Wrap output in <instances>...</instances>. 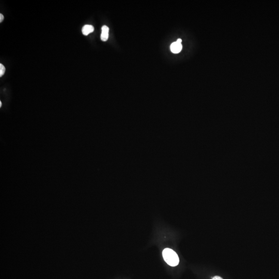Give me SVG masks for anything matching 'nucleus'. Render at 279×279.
I'll use <instances>...</instances> for the list:
<instances>
[{
	"label": "nucleus",
	"mask_w": 279,
	"mask_h": 279,
	"mask_svg": "<svg viewBox=\"0 0 279 279\" xmlns=\"http://www.w3.org/2000/svg\"><path fill=\"white\" fill-rule=\"evenodd\" d=\"M177 41V43H180V44H181V41H182V40H181V39H178L177 40V41Z\"/></svg>",
	"instance_id": "6e6552de"
},
{
	"label": "nucleus",
	"mask_w": 279,
	"mask_h": 279,
	"mask_svg": "<svg viewBox=\"0 0 279 279\" xmlns=\"http://www.w3.org/2000/svg\"><path fill=\"white\" fill-rule=\"evenodd\" d=\"M213 279H223L222 277H219V276H215L214 277H213Z\"/></svg>",
	"instance_id": "0eeeda50"
},
{
	"label": "nucleus",
	"mask_w": 279,
	"mask_h": 279,
	"mask_svg": "<svg viewBox=\"0 0 279 279\" xmlns=\"http://www.w3.org/2000/svg\"><path fill=\"white\" fill-rule=\"evenodd\" d=\"M4 19V16L2 14H0V22H2L3 20Z\"/></svg>",
	"instance_id": "423d86ee"
},
{
	"label": "nucleus",
	"mask_w": 279,
	"mask_h": 279,
	"mask_svg": "<svg viewBox=\"0 0 279 279\" xmlns=\"http://www.w3.org/2000/svg\"><path fill=\"white\" fill-rule=\"evenodd\" d=\"M102 34H101V40L102 41H106L109 38V29L106 26H103L102 28Z\"/></svg>",
	"instance_id": "f03ea898"
},
{
	"label": "nucleus",
	"mask_w": 279,
	"mask_h": 279,
	"mask_svg": "<svg viewBox=\"0 0 279 279\" xmlns=\"http://www.w3.org/2000/svg\"><path fill=\"white\" fill-rule=\"evenodd\" d=\"M170 48L172 52L174 53H178L180 52L182 49V45L180 43L176 41L172 44Z\"/></svg>",
	"instance_id": "7ed1b4c3"
},
{
	"label": "nucleus",
	"mask_w": 279,
	"mask_h": 279,
	"mask_svg": "<svg viewBox=\"0 0 279 279\" xmlns=\"http://www.w3.org/2000/svg\"><path fill=\"white\" fill-rule=\"evenodd\" d=\"M162 255L164 260L171 266H176L179 264V257L176 252L173 250L166 248L163 251Z\"/></svg>",
	"instance_id": "f257e3e1"
},
{
	"label": "nucleus",
	"mask_w": 279,
	"mask_h": 279,
	"mask_svg": "<svg viewBox=\"0 0 279 279\" xmlns=\"http://www.w3.org/2000/svg\"><path fill=\"white\" fill-rule=\"evenodd\" d=\"M94 27L91 25H88V24L85 25L82 29L83 34L85 36H87L89 35V34L94 32Z\"/></svg>",
	"instance_id": "20e7f679"
},
{
	"label": "nucleus",
	"mask_w": 279,
	"mask_h": 279,
	"mask_svg": "<svg viewBox=\"0 0 279 279\" xmlns=\"http://www.w3.org/2000/svg\"><path fill=\"white\" fill-rule=\"evenodd\" d=\"M5 72V67L2 64H0V77L3 76Z\"/></svg>",
	"instance_id": "39448f33"
}]
</instances>
